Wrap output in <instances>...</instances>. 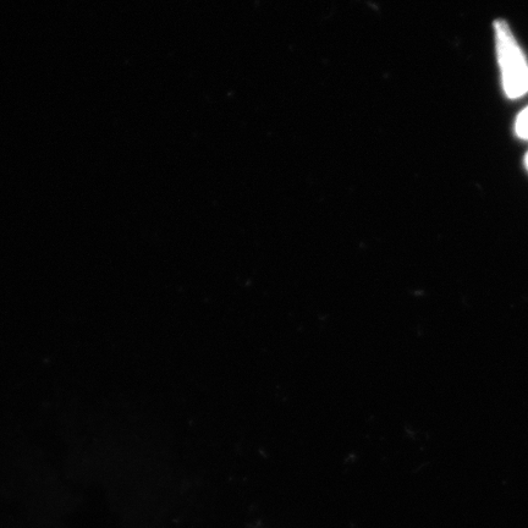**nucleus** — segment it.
I'll return each instance as SVG.
<instances>
[{
  "label": "nucleus",
  "mask_w": 528,
  "mask_h": 528,
  "mask_svg": "<svg viewBox=\"0 0 528 528\" xmlns=\"http://www.w3.org/2000/svg\"><path fill=\"white\" fill-rule=\"evenodd\" d=\"M493 27L505 95L510 99L524 97L528 93V63L525 54L504 20H495Z\"/></svg>",
  "instance_id": "f257e3e1"
},
{
  "label": "nucleus",
  "mask_w": 528,
  "mask_h": 528,
  "mask_svg": "<svg viewBox=\"0 0 528 528\" xmlns=\"http://www.w3.org/2000/svg\"><path fill=\"white\" fill-rule=\"evenodd\" d=\"M516 135L522 140H528V107L522 110L515 123Z\"/></svg>",
  "instance_id": "f03ea898"
},
{
  "label": "nucleus",
  "mask_w": 528,
  "mask_h": 528,
  "mask_svg": "<svg viewBox=\"0 0 528 528\" xmlns=\"http://www.w3.org/2000/svg\"><path fill=\"white\" fill-rule=\"evenodd\" d=\"M525 163H526V168H527V170H528V153H527V156H526V158H525Z\"/></svg>",
  "instance_id": "7ed1b4c3"
}]
</instances>
